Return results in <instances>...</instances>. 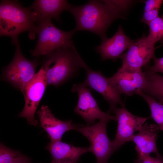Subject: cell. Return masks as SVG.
<instances>
[{"label": "cell", "instance_id": "8992f818", "mask_svg": "<svg viewBox=\"0 0 163 163\" xmlns=\"http://www.w3.org/2000/svg\"><path fill=\"white\" fill-rule=\"evenodd\" d=\"M15 45L14 56L10 63L3 69V77L21 91L36 74L39 62L37 59L31 61L26 58L22 54L19 42Z\"/></svg>", "mask_w": 163, "mask_h": 163}, {"label": "cell", "instance_id": "8fae6325", "mask_svg": "<svg viewBox=\"0 0 163 163\" xmlns=\"http://www.w3.org/2000/svg\"><path fill=\"white\" fill-rule=\"evenodd\" d=\"M107 79L120 94L128 96L142 91L146 82L145 74L141 69H132L123 66Z\"/></svg>", "mask_w": 163, "mask_h": 163}, {"label": "cell", "instance_id": "9c48e42d", "mask_svg": "<svg viewBox=\"0 0 163 163\" xmlns=\"http://www.w3.org/2000/svg\"><path fill=\"white\" fill-rule=\"evenodd\" d=\"M48 86L42 67L32 80L22 91L25 99V105L19 117L25 118L29 124L36 126L37 120L34 115L37 108Z\"/></svg>", "mask_w": 163, "mask_h": 163}, {"label": "cell", "instance_id": "7c38bea8", "mask_svg": "<svg viewBox=\"0 0 163 163\" xmlns=\"http://www.w3.org/2000/svg\"><path fill=\"white\" fill-rule=\"evenodd\" d=\"M154 45L144 35L134 41L127 52L120 57L122 66L132 69H141L155 56Z\"/></svg>", "mask_w": 163, "mask_h": 163}, {"label": "cell", "instance_id": "30bf717a", "mask_svg": "<svg viewBox=\"0 0 163 163\" xmlns=\"http://www.w3.org/2000/svg\"><path fill=\"white\" fill-rule=\"evenodd\" d=\"M113 112L117 121V132L113 142L115 151L126 142L129 141L134 133L141 128L149 118L134 115L129 112L125 105L120 108H116Z\"/></svg>", "mask_w": 163, "mask_h": 163}, {"label": "cell", "instance_id": "52a82bcc", "mask_svg": "<svg viewBox=\"0 0 163 163\" xmlns=\"http://www.w3.org/2000/svg\"><path fill=\"white\" fill-rule=\"evenodd\" d=\"M74 50L81 67L84 68L86 72V78L83 83L103 96L104 99L109 104L110 109L108 111L110 113L113 112L117 104H120L122 106L124 105L120 94L114 89L107 78L105 77L101 71L93 70L88 67L78 54L75 47Z\"/></svg>", "mask_w": 163, "mask_h": 163}, {"label": "cell", "instance_id": "6da1fadb", "mask_svg": "<svg viewBox=\"0 0 163 163\" xmlns=\"http://www.w3.org/2000/svg\"><path fill=\"white\" fill-rule=\"evenodd\" d=\"M126 7L121 0H90L83 5L72 6L69 11L76 23V32L85 30L98 35L102 40L113 21L120 18Z\"/></svg>", "mask_w": 163, "mask_h": 163}, {"label": "cell", "instance_id": "5bb4252c", "mask_svg": "<svg viewBox=\"0 0 163 163\" xmlns=\"http://www.w3.org/2000/svg\"><path fill=\"white\" fill-rule=\"evenodd\" d=\"M134 41L126 35L120 25L112 37L102 40L100 44L95 47V50L101 55V61L107 59L115 61L128 49Z\"/></svg>", "mask_w": 163, "mask_h": 163}, {"label": "cell", "instance_id": "e0dca14e", "mask_svg": "<svg viewBox=\"0 0 163 163\" xmlns=\"http://www.w3.org/2000/svg\"><path fill=\"white\" fill-rule=\"evenodd\" d=\"M46 148L52 156L51 163H76L81 155L88 152V147L75 146L61 140H51Z\"/></svg>", "mask_w": 163, "mask_h": 163}, {"label": "cell", "instance_id": "2e32d148", "mask_svg": "<svg viewBox=\"0 0 163 163\" xmlns=\"http://www.w3.org/2000/svg\"><path fill=\"white\" fill-rule=\"evenodd\" d=\"M159 131L160 128L158 125L146 123L139 130L137 134L131 137L129 141L136 144L135 149L138 155H150L151 153H155L156 156L160 155L156 145Z\"/></svg>", "mask_w": 163, "mask_h": 163}, {"label": "cell", "instance_id": "7402d4cb", "mask_svg": "<svg viewBox=\"0 0 163 163\" xmlns=\"http://www.w3.org/2000/svg\"><path fill=\"white\" fill-rule=\"evenodd\" d=\"M134 162V163H163V158L161 155L153 157L150 155H138L137 158Z\"/></svg>", "mask_w": 163, "mask_h": 163}, {"label": "cell", "instance_id": "277c9868", "mask_svg": "<svg viewBox=\"0 0 163 163\" xmlns=\"http://www.w3.org/2000/svg\"><path fill=\"white\" fill-rule=\"evenodd\" d=\"M76 32L73 30L63 31L56 27L51 18H47L36 24L35 34L38 36L34 49L31 52L33 56L46 55L58 49L72 47V40Z\"/></svg>", "mask_w": 163, "mask_h": 163}, {"label": "cell", "instance_id": "603a6c76", "mask_svg": "<svg viewBox=\"0 0 163 163\" xmlns=\"http://www.w3.org/2000/svg\"><path fill=\"white\" fill-rule=\"evenodd\" d=\"M160 8H156L150 10L144 11L141 21L148 24L158 16Z\"/></svg>", "mask_w": 163, "mask_h": 163}, {"label": "cell", "instance_id": "7a4b0ae2", "mask_svg": "<svg viewBox=\"0 0 163 163\" xmlns=\"http://www.w3.org/2000/svg\"><path fill=\"white\" fill-rule=\"evenodd\" d=\"M36 22L30 7L22 6L16 0H1L0 4V35L8 36L11 43L18 42V36L29 31L31 40L36 36Z\"/></svg>", "mask_w": 163, "mask_h": 163}, {"label": "cell", "instance_id": "9a60e30c", "mask_svg": "<svg viewBox=\"0 0 163 163\" xmlns=\"http://www.w3.org/2000/svg\"><path fill=\"white\" fill-rule=\"evenodd\" d=\"M72 5L67 0H36L29 7L36 25L48 18H53L62 23L60 16L63 11H69Z\"/></svg>", "mask_w": 163, "mask_h": 163}, {"label": "cell", "instance_id": "d6986e66", "mask_svg": "<svg viewBox=\"0 0 163 163\" xmlns=\"http://www.w3.org/2000/svg\"><path fill=\"white\" fill-rule=\"evenodd\" d=\"M142 97L149 105L151 110L149 117L152 119L158 124L160 130L163 131V104L158 102L152 96L139 91L135 93Z\"/></svg>", "mask_w": 163, "mask_h": 163}, {"label": "cell", "instance_id": "5b68a950", "mask_svg": "<svg viewBox=\"0 0 163 163\" xmlns=\"http://www.w3.org/2000/svg\"><path fill=\"white\" fill-rule=\"evenodd\" d=\"M108 120H101L91 125L78 124L75 129L85 136L89 141L88 152L95 156L97 163H108L111 155L115 152L112 141L109 139L107 132Z\"/></svg>", "mask_w": 163, "mask_h": 163}, {"label": "cell", "instance_id": "ac0fdd59", "mask_svg": "<svg viewBox=\"0 0 163 163\" xmlns=\"http://www.w3.org/2000/svg\"><path fill=\"white\" fill-rule=\"evenodd\" d=\"M144 72L146 82L142 91L152 96L163 104V76L148 69Z\"/></svg>", "mask_w": 163, "mask_h": 163}, {"label": "cell", "instance_id": "cb8c5ba5", "mask_svg": "<svg viewBox=\"0 0 163 163\" xmlns=\"http://www.w3.org/2000/svg\"><path fill=\"white\" fill-rule=\"evenodd\" d=\"M153 59L154 62V65L149 66L148 69L155 73L160 72L163 73V57L158 58L155 56Z\"/></svg>", "mask_w": 163, "mask_h": 163}, {"label": "cell", "instance_id": "484cf974", "mask_svg": "<svg viewBox=\"0 0 163 163\" xmlns=\"http://www.w3.org/2000/svg\"><path fill=\"white\" fill-rule=\"evenodd\" d=\"M11 163H32L30 160L23 155L15 159L14 161Z\"/></svg>", "mask_w": 163, "mask_h": 163}, {"label": "cell", "instance_id": "ffe728a7", "mask_svg": "<svg viewBox=\"0 0 163 163\" xmlns=\"http://www.w3.org/2000/svg\"><path fill=\"white\" fill-rule=\"evenodd\" d=\"M149 33L147 37L154 44L158 41L163 42V14L158 17L148 25Z\"/></svg>", "mask_w": 163, "mask_h": 163}, {"label": "cell", "instance_id": "d4e9b609", "mask_svg": "<svg viewBox=\"0 0 163 163\" xmlns=\"http://www.w3.org/2000/svg\"><path fill=\"white\" fill-rule=\"evenodd\" d=\"M163 2L161 0H147L145 2L144 11L151 10L156 8H160Z\"/></svg>", "mask_w": 163, "mask_h": 163}, {"label": "cell", "instance_id": "ba28073f", "mask_svg": "<svg viewBox=\"0 0 163 163\" xmlns=\"http://www.w3.org/2000/svg\"><path fill=\"white\" fill-rule=\"evenodd\" d=\"M71 91L77 93L78 96V104L74 111L84 120L87 125L94 124L95 120L98 119L116 121L115 116L111 115L108 111L105 113L100 109L90 89L83 83L74 84Z\"/></svg>", "mask_w": 163, "mask_h": 163}, {"label": "cell", "instance_id": "3957f363", "mask_svg": "<svg viewBox=\"0 0 163 163\" xmlns=\"http://www.w3.org/2000/svg\"><path fill=\"white\" fill-rule=\"evenodd\" d=\"M45 56L42 67L47 86H59L75 76L82 67L72 47L58 49Z\"/></svg>", "mask_w": 163, "mask_h": 163}, {"label": "cell", "instance_id": "44dd1931", "mask_svg": "<svg viewBox=\"0 0 163 163\" xmlns=\"http://www.w3.org/2000/svg\"><path fill=\"white\" fill-rule=\"evenodd\" d=\"M21 155L19 152L11 149L1 143L0 163H11Z\"/></svg>", "mask_w": 163, "mask_h": 163}, {"label": "cell", "instance_id": "4fadbf2b", "mask_svg": "<svg viewBox=\"0 0 163 163\" xmlns=\"http://www.w3.org/2000/svg\"><path fill=\"white\" fill-rule=\"evenodd\" d=\"M37 113L40 126L48 133L51 141L61 140L66 132L75 130L78 125L71 120L63 121L57 119L46 105L42 106Z\"/></svg>", "mask_w": 163, "mask_h": 163}]
</instances>
